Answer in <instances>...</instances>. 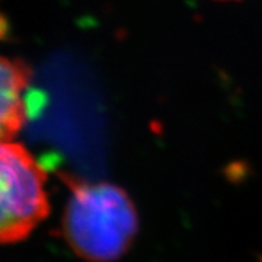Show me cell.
<instances>
[{"label": "cell", "mask_w": 262, "mask_h": 262, "mask_svg": "<svg viewBox=\"0 0 262 262\" xmlns=\"http://www.w3.org/2000/svg\"><path fill=\"white\" fill-rule=\"evenodd\" d=\"M61 232L70 249L88 262H114L139 233V214L128 194L110 182L67 179Z\"/></svg>", "instance_id": "cell-1"}, {"label": "cell", "mask_w": 262, "mask_h": 262, "mask_svg": "<svg viewBox=\"0 0 262 262\" xmlns=\"http://www.w3.org/2000/svg\"><path fill=\"white\" fill-rule=\"evenodd\" d=\"M48 211L44 168L24 146L0 139V245L27 239Z\"/></svg>", "instance_id": "cell-2"}, {"label": "cell", "mask_w": 262, "mask_h": 262, "mask_svg": "<svg viewBox=\"0 0 262 262\" xmlns=\"http://www.w3.org/2000/svg\"><path fill=\"white\" fill-rule=\"evenodd\" d=\"M27 69L0 56V139H12L29 113Z\"/></svg>", "instance_id": "cell-3"}]
</instances>
